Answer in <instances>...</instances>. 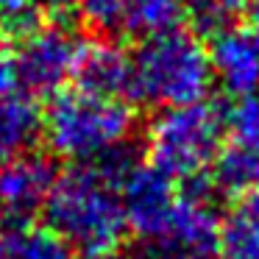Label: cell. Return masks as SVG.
I'll return each instance as SVG.
<instances>
[{"label": "cell", "instance_id": "6da1fadb", "mask_svg": "<svg viewBox=\"0 0 259 259\" xmlns=\"http://www.w3.org/2000/svg\"><path fill=\"white\" fill-rule=\"evenodd\" d=\"M42 212L67 245L84 253L117 245L125 231L120 181L98 162L75 164L64 176H56Z\"/></svg>", "mask_w": 259, "mask_h": 259}, {"label": "cell", "instance_id": "7a4b0ae2", "mask_svg": "<svg viewBox=\"0 0 259 259\" xmlns=\"http://www.w3.org/2000/svg\"><path fill=\"white\" fill-rule=\"evenodd\" d=\"M39 131L59 159L73 164H95L109 153L128 148L134 114L123 98L70 90L56 92L42 114Z\"/></svg>", "mask_w": 259, "mask_h": 259}, {"label": "cell", "instance_id": "3957f363", "mask_svg": "<svg viewBox=\"0 0 259 259\" xmlns=\"http://www.w3.org/2000/svg\"><path fill=\"white\" fill-rule=\"evenodd\" d=\"M212 84L206 45L179 25L142 39L131 56V95L151 106L170 109L206 101Z\"/></svg>", "mask_w": 259, "mask_h": 259}, {"label": "cell", "instance_id": "277c9868", "mask_svg": "<svg viewBox=\"0 0 259 259\" xmlns=\"http://www.w3.org/2000/svg\"><path fill=\"white\" fill-rule=\"evenodd\" d=\"M223 142V117L206 101L162 109L145 131L151 167L167 179L192 181L212 167Z\"/></svg>", "mask_w": 259, "mask_h": 259}, {"label": "cell", "instance_id": "5b68a950", "mask_svg": "<svg viewBox=\"0 0 259 259\" xmlns=\"http://www.w3.org/2000/svg\"><path fill=\"white\" fill-rule=\"evenodd\" d=\"M220 251V218L206 192L176 195L159 223L137 237L134 259H214Z\"/></svg>", "mask_w": 259, "mask_h": 259}, {"label": "cell", "instance_id": "8992f818", "mask_svg": "<svg viewBox=\"0 0 259 259\" xmlns=\"http://www.w3.org/2000/svg\"><path fill=\"white\" fill-rule=\"evenodd\" d=\"M81 39L64 23H31L23 28V39L12 59L17 84L28 95H53L75 70Z\"/></svg>", "mask_w": 259, "mask_h": 259}, {"label": "cell", "instance_id": "52a82bcc", "mask_svg": "<svg viewBox=\"0 0 259 259\" xmlns=\"http://www.w3.org/2000/svg\"><path fill=\"white\" fill-rule=\"evenodd\" d=\"M81 14L92 28L112 36L148 39L179 25V0H78Z\"/></svg>", "mask_w": 259, "mask_h": 259}, {"label": "cell", "instance_id": "ba28073f", "mask_svg": "<svg viewBox=\"0 0 259 259\" xmlns=\"http://www.w3.org/2000/svg\"><path fill=\"white\" fill-rule=\"evenodd\" d=\"M53 181V164L28 151L0 162V218L9 226L31 223L45 209Z\"/></svg>", "mask_w": 259, "mask_h": 259}, {"label": "cell", "instance_id": "9c48e42d", "mask_svg": "<svg viewBox=\"0 0 259 259\" xmlns=\"http://www.w3.org/2000/svg\"><path fill=\"white\" fill-rule=\"evenodd\" d=\"M212 78L229 95L245 98L259 90V31L251 25H218L206 45Z\"/></svg>", "mask_w": 259, "mask_h": 259}, {"label": "cell", "instance_id": "30bf717a", "mask_svg": "<svg viewBox=\"0 0 259 259\" xmlns=\"http://www.w3.org/2000/svg\"><path fill=\"white\" fill-rule=\"evenodd\" d=\"M176 195L179 192L173 190V179H167L151 164L134 162L120 179V203H123L125 226H131L134 234L140 237L142 231H148L164 218Z\"/></svg>", "mask_w": 259, "mask_h": 259}, {"label": "cell", "instance_id": "8fae6325", "mask_svg": "<svg viewBox=\"0 0 259 259\" xmlns=\"http://www.w3.org/2000/svg\"><path fill=\"white\" fill-rule=\"evenodd\" d=\"M73 78L78 90L109 98L131 95V56L112 39L81 42Z\"/></svg>", "mask_w": 259, "mask_h": 259}, {"label": "cell", "instance_id": "7c38bea8", "mask_svg": "<svg viewBox=\"0 0 259 259\" xmlns=\"http://www.w3.org/2000/svg\"><path fill=\"white\" fill-rule=\"evenodd\" d=\"M42 114L28 92L9 90L0 95V162L25 153L36 142Z\"/></svg>", "mask_w": 259, "mask_h": 259}, {"label": "cell", "instance_id": "4fadbf2b", "mask_svg": "<svg viewBox=\"0 0 259 259\" xmlns=\"http://www.w3.org/2000/svg\"><path fill=\"white\" fill-rule=\"evenodd\" d=\"M214 187L229 195H253L259 192V148L234 140L220 148L212 162Z\"/></svg>", "mask_w": 259, "mask_h": 259}, {"label": "cell", "instance_id": "5bb4252c", "mask_svg": "<svg viewBox=\"0 0 259 259\" xmlns=\"http://www.w3.org/2000/svg\"><path fill=\"white\" fill-rule=\"evenodd\" d=\"M220 251L229 259H259V192L242 195L220 220Z\"/></svg>", "mask_w": 259, "mask_h": 259}, {"label": "cell", "instance_id": "9a60e30c", "mask_svg": "<svg viewBox=\"0 0 259 259\" xmlns=\"http://www.w3.org/2000/svg\"><path fill=\"white\" fill-rule=\"evenodd\" d=\"M0 259H73V253L53 229L17 223L0 237Z\"/></svg>", "mask_w": 259, "mask_h": 259}, {"label": "cell", "instance_id": "2e32d148", "mask_svg": "<svg viewBox=\"0 0 259 259\" xmlns=\"http://www.w3.org/2000/svg\"><path fill=\"white\" fill-rule=\"evenodd\" d=\"M229 123L234 128V140L259 148V90L245 98H237V106L231 109Z\"/></svg>", "mask_w": 259, "mask_h": 259}, {"label": "cell", "instance_id": "e0dca14e", "mask_svg": "<svg viewBox=\"0 0 259 259\" xmlns=\"http://www.w3.org/2000/svg\"><path fill=\"white\" fill-rule=\"evenodd\" d=\"M179 3L190 9L203 25H220L223 20L245 12L253 0H179Z\"/></svg>", "mask_w": 259, "mask_h": 259}, {"label": "cell", "instance_id": "ac0fdd59", "mask_svg": "<svg viewBox=\"0 0 259 259\" xmlns=\"http://www.w3.org/2000/svg\"><path fill=\"white\" fill-rule=\"evenodd\" d=\"M0 14L6 23H17L20 28L34 23V0H0Z\"/></svg>", "mask_w": 259, "mask_h": 259}, {"label": "cell", "instance_id": "d6986e66", "mask_svg": "<svg viewBox=\"0 0 259 259\" xmlns=\"http://www.w3.org/2000/svg\"><path fill=\"white\" fill-rule=\"evenodd\" d=\"M87 259H131V256L123 253L117 245H106V248H98V251H90Z\"/></svg>", "mask_w": 259, "mask_h": 259}, {"label": "cell", "instance_id": "ffe728a7", "mask_svg": "<svg viewBox=\"0 0 259 259\" xmlns=\"http://www.w3.org/2000/svg\"><path fill=\"white\" fill-rule=\"evenodd\" d=\"M248 9H251V28H256V31H259V0H253V3H251Z\"/></svg>", "mask_w": 259, "mask_h": 259}, {"label": "cell", "instance_id": "44dd1931", "mask_svg": "<svg viewBox=\"0 0 259 259\" xmlns=\"http://www.w3.org/2000/svg\"><path fill=\"white\" fill-rule=\"evenodd\" d=\"M6 34H9V23H6V17L0 14V51H3V42H6Z\"/></svg>", "mask_w": 259, "mask_h": 259}, {"label": "cell", "instance_id": "7402d4cb", "mask_svg": "<svg viewBox=\"0 0 259 259\" xmlns=\"http://www.w3.org/2000/svg\"><path fill=\"white\" fill-rule=\"evenodd\" d=\"M45 3H53V6H70V3H78V0H45Z\"/></svg>", "mask_w": 259, "mask_h": 259}]
</instances>
